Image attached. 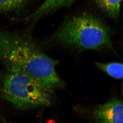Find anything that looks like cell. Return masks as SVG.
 I'll return each mask as SVG.
<instances>
[{"instance_id": "1", "label": "cell", "mask_w": 123, "mask_h": 123, "mask_svg": "<svg viewBox=\"0 0 123 123\" xmlns=\"http://www.w3.org/2000/svg\"><path fill=\"white\" fill-rule=\"evenodd\" d=\"M0 63L26 74L50 93L64 86L56 71L57 61L40 50L27 32L0 30Z\"/></svg>"}, {"instance_id": "5", "label": "cell", "mask_w": 123, "mask_h": 123, "mask_svg": "<svg viewBox=\"0 0 123 123\" xmlns=\"http://www.w3.org/2000/svg\"><path fill=\"white\" fill-rule=\"evenodd\" d=\"M33 0H0V14L24 20Z\"/></svg>"}, {"instance_id": "2", "label": "cell", "mask_w": 123, "mask_h": 123, "mask_svg": "<svg viewBox=\"0 0 123 123\" xmlns=\"http://www.w3.org/2000/svg\"><path fill=\"white\" fill-rule=\"evenodd\" d=\"M48 43L80 49L114 50L108 28L97 16L84 14L67 19Z\"/></svg>"}, {"instance_id": "6", "label": "cell", "mask_w": 123, "mask_h": 123, "mask_svg": "<svg viewBox=\"0 0 123 123\" xmlns=\"http://www.w3.org/2000/svg\"><path fill=\"white\" fill-rule=\"evenodd\" d=\"M76 0H45L44 2L26 19L36 21L45 14L56 9L71 5Z\"/></svg>"}, {"instance_id": "4", "label": "cell", "mask_w": 123, "mask_h": 123, "mask_svg": "<svg viewBox=\"0 0 123 123\" xmlns=\"http://www.w3.org/2000/svg\"><path fill=\"white\" fill-rule=\"evenodd\" d=\"M123 102L113 98L96 108L93 118L96 123H123Z\"/></svg>"}, {"instance_id": "7", "label": "cell", "mask_w": 123, "mask_h": 123, "mask_svg": "<svg viewBox=\"0 0 123 123\" xmlns=\"http://www.w3.org/2000/svg\"><path fill=\"white\" fill-rule=\"evenodd\" d=\"M99 7L110 17L117 19L120 12L122 0H95Z\"/></svg>"}, {"instance_id": "8", "label": "cell", "mask_w": 123, "mask_h": 123, "mask_svg": "<svg viewBox=\"0 0 123 123\" xmlns=\"http://www.w3.org/2000/svg\"><path fill=\"white\" fill-rule=\"evenodd\" d=\"M95 65L99 69L107 73L108 75L115 79L123 78V65L118 62L102 63L97 62Z\"/></svg>"}, {"instance_id": "3", "label": "cell", "mask_w": 123, "mask_h": 123, "mask_svg": "<svg viewBox=\"0 0 123 123\" xmlns=\"http://www.w3.org/2000/svg\"><path fill=\"white\" fill-rule=\"evenodd\" d=\"M2 92L7 101L20 110L48 106L50 92L26 74L8 70L4 77Z\"/></svg>"}]
</instances>
